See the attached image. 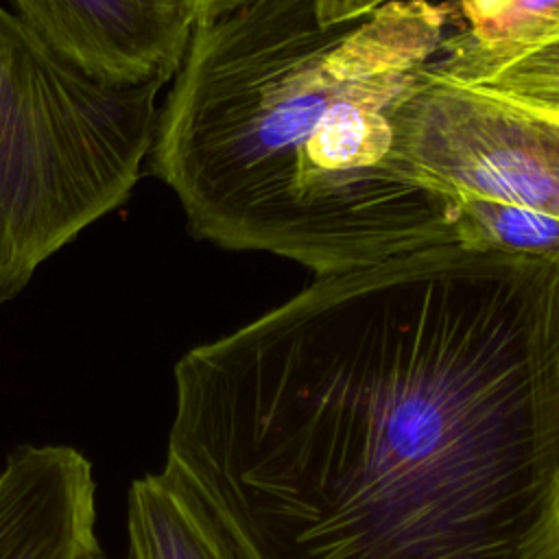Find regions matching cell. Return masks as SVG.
I'll use <instances>...</instances> for the list:
<instances>
[{
	"label": "cell",
	"instance_id": "obj_1",
	"mask_svg": "<svg viewBox=\"0 0 559 559\" xmlns=\"http://www.w3.org/2000/svg\"><path fill=\"white\" fill-rule=\"evenodd\" d=\"M166 463L247 559H559V260L317 277L177 360Z\"/></svg>",
	"mask_w": 559,
	"mask_h": 559
},
{
	"label": "cell",
	"instance_id": "obj_2",
	"mask_svg": "<svg viewBox=\"0 0 559 559\" xmlns=\"http://www.w3.org/2000/svg\"><path fill=\"white\" fill-rule=\"evenodd\" d=\"M452 24L454 0H240L203 15L148 173L197 238L319 277L459 245V197L393 133Z\"/></svg>",
	"mask_w": 559,
	"mask_h": 559
},
{
	"label": "cell",
	"instance_id": "obj_3",
	"mask_svg": "<svg viewBox=\"0 0 559 559\" xmlns=\"http://www.w3.org/2000/svg\"><path fill=\"white\" fill-rule=\"evenodd\" d=\"M164 83H103L0 7V304L146 166Z\"/></svg>",
	"mask_w": 559,
	"mask_h": 559
},
{
	"label": "cell",
	"instance_id": "obj_4",
	"mask_svg": "<svg viewBox=\"0 0 559 559\" xmlns=\"http://www.w3.org/2000/svg\"><path fill=\"white\" fill-rule=\"evenodd\" d=\"M400 153L448 186L559 221V114L426 70L393 114Z\"/></svg>",
	"mask_w": 559,
	"mask_h": 559
},
{
	"label": "cell",
	"instance_id": "obj_5",
	"mask_svg": "<svg viewBox=\"0 0 559 559\" xmlns=\"http://www.w3.org/2000/svg\"><path fill=\"white\" fill-rule=\"evenodd\" d=\"M52 50L111 85L166 83L186 55L197 13L188 0H13Z\"/></svg>",
	"mask_w": 559,
	"mask_h": 559
},
{
	"label": "cell",
	"instance_id": "obj_6",
	"mask_svg": "<svg viewBox=\"0 0 559 559\" xmlns=\"http://www.w3.org/2000/svg\"><path fill=\"white\" fill-rule=\"evenodd\" d=\"M90 459L22 443L0 472V559H85L98 546Z\"/></svg>",
	"mask_w": 559,
	"mask_h": 559
},
{
	"label": "cell",
	"instance_id": "obj_7",
	"mask_svg": "<svg viewBox=\"0 0 559 559\" xmlns=\"http://www.w3.org/2000/svg\"><path fill=\"white\" fill-rule=\"evenodd\" d=\"M127 559H247L197 489L164 463L127 496Z\"/></svg>",
	"mask_w": 559,
	"mask_h": 559
},
{
	"label": "cell",
	"instance_id": "obj_8",
	"mask_svg": "<svg viewBox=\"0 0 559 559\" xmlns=\"http://www.w3.org/2000/svg\"><path fill=\"white\" fill-rule=\"evenodd\" d=\"M459 26L432 66L509 55L559 26V0H454Z\"/></svg>",
	"mask_w": 559,
	"mask_h": 559
},
{
	"label": "cell",
	"instance_id": "obj_9",
	"mask_svg": "<svg viewBox=\"0 0 559 559\" xmlns=\"http://www.w3.org/2000/svg\"><path fill=\"white\" fill-rule=\"evenodd\" d=\"M430 68L452 81L559 114V26L502 57Z\"/></svg>",
	"mask_w": 559,
	"mask_h": 559
},
{
	"label": "cell",
	"instance_id": "obj_10",
	"mask_svg": "<svg viewBox=\"0 0 559 559\" xmlns=\"http://www.w3.org/2000/svg\"><path fill=\"white\" fill-rule=\"evenodd\" d=\"M459 245L559 260V221L459 192Z\"/></svg>",
	"mask_w": 559,
	"mask_h": 559
},
{
	"label": "cell",
	"instance_id": "obj_11",
	"mask_svg": "<svg viewBox=\"0 0 559 559\" xmlns=\"http://www.w3.org/2000/svg\"><path fill=\"white\" fill-rule=\"evenodd\" d=\"M188 2L192 4L194 13H197V20H199L203 15H212V13H218L223 9H229L240 0H188ZM360 2H365L369 7H378V4H384V2H391V0H360Z\"/></svg>",
	"mask_w": 559,
	"mask_h": 559
},
{
	"label": "cell",
	"instance_id": "obj_12",
	"mask_svg": "<svg viewBox=\"0 0 559 559\" xmlns=\"http://www.w3.org/2000/svg\"><path fill=\"white\" fill-rule=\"evenodd\" d=\"M85 559H109V557H107L100 548H96V550H94V552H90Z\"/></svg>",
	"mask_w": 559,
	"mask_h": 559
},
{
	"label": "cell",
	"instance_id": "obj_13",
	"mask_svg": "<svg viewBox=\"0 0 559 559\" xmlns=\"http://www.w3.org/2000/svg\"><path fill=\"white\" fill-rule=\"evenodd\" d=\"M557 518H559V498H557Z\"/></svg>",
	"mask_w": 559,
	"mask_h": 559
}]
</instances>
